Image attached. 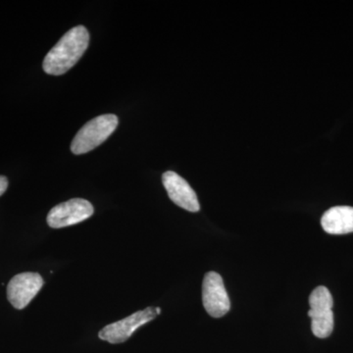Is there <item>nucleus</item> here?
Masks as SVG:
<instances>
[{
	"label": "nucleus",
	"instance_id": "f257e3e1",
	"mask_svg": "<svg viewBox=\"0 0 353 353\" xmlns=\"http://www.w3.org/2000/svg\"><path fill=\"white\" fill-rule=\"evenodd\" d=\"M90 34L83 26H77L60 39L44 58L43 68L48 75H63L87 50Z\"/></svg>",
	"mask_w": 353,
	"mask_h": 353
},
{
	"label": "nucleus",
	"instance_id": "f03ea898",
	"mask_svg": "<svg viewBox=\"0 0 353 353\" xmlns=\"http://www.w3.org/2000/svg\"><path fill=\"white\" fill-rule=\"evenodd\" d=\"M117 126L118 117L114 114H105L88 121L72 141V152L80 155L94 150L112 134Z\"/></svg>",
	"mask_w": 353,
	"mask_h": 353
},
{
	"label": "nucleus",
	"instance_id": "7ed1b4c3",
	"mask_svg": "<svg viewBox=\"0 0 353 353\" xmlns=\"http://www.w3.org/2000/svg\"><path fill=\"white\" fill-rule=\"evenodd\" d=\"M309 305L312 333L317 338H328L334 330V301L331 292L323 285L316 288L309 296Z\"/></svg>",
	"mask_w": 353,
	"mask_h": 353
},
{
	"label": "nucleus",
	"instance_id": "20e7f679",
	"mask_svg": "<svg viewBox=\"0 0 353 353\" xmlns=\"http://www.w3.org/2000/svg\"><path fill=\"white\" fill-rule=\"evenodd\" d=\"M157 307H148L130 315L125 319L120 320L104 327L99 332V336L102 341L108 343H122L129 340L132 334L143 325L154 320L157 317Z\"/></svg>",
	"mask_w": 353,
	"mask_h": 353
},
{
	"label": "nucleus",
	"instance_id": "39448f33",
	"mask_svg": "<svg viewBox=\"0 0 353 353\" xmlns=\"http://www.w3.org/2000/svg\"><path fill=\"white\" fill-rule=\"evenodd\" d=\"M202 303L209 315L221 318L231 308L223 279L216 272H208L202 284Z\"/></svg>",
	"mask_w": 353,
	"mask_h": 353
},
{
	"label": "nucleus",
	"instance_id": "423d86ee",
	"mask_svg": "<svg viewBox=\"0 0 353 353\" xmlns=\"http://www.w3.org/2000/svg\"><path fill=\"white\" fill-rule=\"evenodd\" d=\"M94 209L90 201L73 199L54 206L48 215L50 227L60 229L79 224L94 214Z\"/></svg>",
	"mask_w": 353,
	"mask_h": 353
},
{
	"label": "nucleus",
	"instance_id": "0eeeda50",
	"mask_svg": "<svg viewBox=\"0 0 353 353\" xmlns=\"http://www.w3.org/2000/svg\"><path fill=\"white\" fill-rule=\"evenodd\" d=\"M43 279L38 273L19 274L11 279L7 285V299L16 309H24L39 294Z\"/></svg>",
	"mask_w": 353,
	"mask_h": 353
},
{
	"label": "nucleus",
	"instance_id": "6e6552de",
	"mask_svg": "<svg viewBox=\"0 0 353 353\" xmlns=\"http://www.w3.org/2000/svg\"><path fill=\"white\" fill-rule=\"evenodd\" d=\"M164 188L172 201L190 212H199L201 209L196 192L190 183L173 171H168L162 176Z\"/></svg>",
	"mask_w": 353,
	"mask_h": 353
},
{
	"label": "nucleus",
	"instance_id": "1a4fd4ad",
	"mask_svg": "<svg viewBox=\"0 0 353 353\" xmlns=\"http://www.w3.org/2000/svg\"><path fill=\"white\" fill-rule=\"evenodd\" d=\"M321 225L326 233L345 234L353 233V208L334 206L323 214Z\"/></svg>",
	"mask_w": 353,
	"mask_h": 353
},
{
	"label": "nucleus",
	"instance_id": "9d476101",
	"mask_svg": "<svg viewBox=\"0 0 353 353\" xmlns=\"http://www.w3.org/2000/svg\"><path fill=\"white\" fill-rule=\"evenodd\" d=\"M8 188V181L4 176H0V196L6 192Z\"/></svg>",
	"mask_w": 353,
	"mask_h": 353
},
{
	"label": "nucleus",
	"instance_id": "9b49d317",
	"mask_svg": "<svg viewBox=\"0 0 353 353\" xmlns=\"http://www.w3.org/2000/svg\"><path fill=\"white\" fill-rule=\"evenodd\" d=\"M157 315H160V313H161V308L157 307Z\"/></svg>",
	"mask_w": 353,
	"mask_h": 353
}]
</instances>
